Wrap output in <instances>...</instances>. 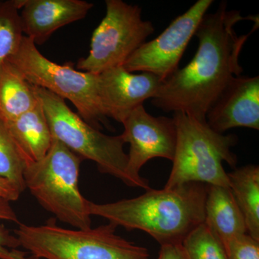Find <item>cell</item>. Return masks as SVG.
<instances>
[{"instance_id": "8fae6325", "label": "cell", "mask_w": 259, "mask_h": 259, "mask_svg": "<svg viewBox=\"0 0 259 259\" xmlns=\"http://www.w3.org/2000/svg\"><path fill=\"white\" fill-rule=\"evenodd\" d=\"M97 75L99 99L104 115L120 123L146 100L154 98L163 82L156 75L134 74L122 66Z\"/></svg>"}, {"instance_id": "ffe728a7", "label": "cell", "mask_w": 259, "mask_h": 259, "mask_svg": "<svg viewBox=\"0 0 259 259\" xmlns=\"http://www.w3.org/2000/svg\"><path fill=\"white\" fill-rule=\"evenodd\" d=\"M25 163L8 127L0 119V177L9 180L23 192Z\"/></svg>"}, {"instance_id": "e0dca14e", "label": "cell", "mask_w": 259, "mask_h": 259, "mask_svg": "<svg viewBox=\"0 0 259 259\" xmlns=\"http://www.w3.org/2000/svg\"><path fill=\"white\" fill-rule=\"evenodd\" d=\"M228 175L229 188L244 218L248 234L259 241V167L247 165Z\"/></svg>"}, {"instance_id": "7a4b0ae2", "label": "cell", "mask_w": 259, "mask_h": 259, "mask_svg": "<svg viewBox=\"0 0 259 259\" xmlns=\"http://www.w3.org/2000/svg\"><path fill=\"white\" fill-rule=\"evenodd\" d=\"M207 190L201 183L150 188L139 197L111 203L90 201L89 212L116 227L144 231L161 245L178 244L204 223Z\"/></svg>"}, {"instance_id": "30bf717a", "label": "cell", "mask_w": 259, "mask_h": 259, "mask_svg": "<svg viewBox=\"0 0 259 259\" xmlns=\"http://www.w3.org/2000/svg\"><path fill=\"white\" fill-rule=\"evenodd\" d=\"M121 136L129 144L127 174L135 187L149 190L148 180L140 175L141 168L156 158L173 161L177 144V130L173 117L150 115L144 105L138 107L122 121Z\"/></svg>"}, {"instance_id": "52a82bcc", "label": "cell", "mask_w": 259, "mask_h": 259, "mask_svg": "<svg viewBox=\"0 0 259 259\" xmlns=\"http://www.w3.org/2000/svg\"><path fill=\"white\" fill-rule=\"evenodd\" d=\"M29 82L72 102L85 122L97 130L106 125L98 95V75L53 62L40 54L33 40L24 35L8 60Z\"/></svg>"}, {"instance_id": "8992f818", "label": "cell", "mask_w": 259, "mask_h": 259, "mask_svg": "<svg viewBox=\"0 0 259 259\" xmlns=\"http://www.w3.org/2000/svg\"><path fill=\"white\" fill-rule=\"evenodd\" d=\"M34 89L41 102L53 139L60 141L81 159L95 162L101 173L135 187L127 174L128 158L121 135L103 134L74 113L61 97L36 86Z\"/></svg>"}, {"instance_id": "277c9868", "label": "cell", "mask_w": 259, "mask_h": 259, "mask_svg": "<svg viewBox=\"0 0 259 259\" xmlns=\"http://www.w3.org/2000/svg\"><path fill=\"white\" fill-rule=\"evenodd\" d=\"M18 225L14 232L20 245L40 259H150L147 248L116 235L111 223L88 230L61 228L55 219Z\"/></svg>"}, {"instance_id": "7402d4cb", "label": "cell", "mask_w": 259, "mask_h": 259, "mask_svg": "<svg viewBox=\"0 0 259 259\" xmlns=\"http://www.w3.org/2000/svg\"><path fill=\"white\" fill-rule=\"evenodd\" d=\"M224 247L229 259H259V241L248 233L231 238Z\"/></svg>"}, {"instance_id": "2e32d148", "label": "cell", "mask_w": 259, "mask_h": 259, "mask_svg": "<svg viewBox=\"0 0 259 259\" xmlns=\"http://www.w3.org/2000/svg\"><path fill=\"white\" fill-rule=\"evenodd\" d=\"M38 102L33 85L9 61H5L0 68V119L5 123L15 120Z\"/></svg>"}, {"instance_id": "9a60e30c", "label": "cell", "mask_w": 259, "mask_h": 259, "mask_svg": "<svg viewBox=\"0 0 259 259\" xmlns=\"http://www.w3.org/2000/svg\"><path fill=\"white\" fill-rule=\"evenodd\" d=\"M204 223L223 245L231 238L248 233L244 218L229 187L207 185Z\"/></svg>"}, {"instance_id": "5b68a950", "label": "cell", "mask_w": 259, "mask_h": 259, "mask_svg": "<svg viewBox=\"0 0 259 259\" xmlns=\"http://www.w3.org/2000/svg\"><path fill=\"white\" fill-rule=\"evenodd\" d=\"M81 163L79 156L53 139L47 155L25 166L23 179L25 189L46 210L75 229L88 230L92 215L90 201L79 191Z\"/></svg>"}, {"instance_id": "d6986e66", "label": "cell", "mask_w": 259, "mask_h": 259, "mask_svg": "<svg viewBox=\"0 0 259 259\" xmlns=\"http://www.w3.org/2000/svg\"><path fill=\"white\" fill-rule=\"evenodd\" d=\"M187 259H229L222 242L203 223L182 243Z\"/></svg>"}, {"instance_id": "5bb4252c", "label": "cell", "mask_w": 259, "mask_h": 259, "mask_svg": "<svg viewBox=\"0 0 259 259\" xmlns=\"http://www.w3.org/2000/svg\"><path fill=\"white\" fill-rule=\"evenodd\" d=\"M5 125L25 166L40 161L50 149L53 136L40 100L32 110Z\"/></svg>"}, {"instance_id": "9c48e42d", "label": "cell", "mask_w": 259, "mask_h": 259, "mask_svg": "<svg viewBox=\"0 0 259 259\" xmlns=\"http://www.w3.org/2000/svg\"><path fill=\"white\" fill-rule=\"evenodd\" d=\"M212 0H198L173 20L166 30L146 42L122 65L129 72H147L166 79L179 69L186 48L195 34Z\"/></svg>"}, {"instance_id": "3957f363", "label": "cell", "mask_w": 259, "mask_h": 259, "mask_svg": "<svg viewBox=\"0 0 259 259\" xmlns=\"http://www.w3.org/2000/svg\"><path fill=\"white\" fill-rule=\"evenodd\" d=\"M173 119L176 149L164 188L188 183L229 187L223 162L236 166L237 157L231 151L238 143L236 135L219 134L209 127L207 120L182 112H174Z\"/></svg>"}, {"instance_id": "ac0fdd59", "label": "cell", "mask_w": 259, "mask_h": 259, "mask_svg": "<svg viewBox=\"0 0 259 259\" xmlns=\"http://www.w3.org/2000/svg\"><path fill=\"white\" fill-rule=\"evenodd\" d=\"M22 6L23 0H0V68L23 40L19 12Z\"/></svg>"}, {"instance_id": "603a6c76", "label": "cell", "mask_w": 259, "mask_h": 259, "mask_svg": "<svg viewBox=\"0 0 259 259\" xmlns=\"http://www.w3.org/2000/svg\"><path fill=\"white\" fill-rule=\"evenodd\" d=\"M158 259H187L182 243L161 245Z\"/></svg>"}, {"instance_id": "44dd1931", "label": "cell", "mask_w": 259, "mask_h": 259, "mask_svg": "<svg viewBox=\"0 0 259 259\" xmlns=\"http://www.w3.org/2000/svg\"><path fill=\"white\" fill-rule=\"evenodd\" d=\"M3 221L20 223L10 202L0 197V259H40L28 251L18 249L21 246L18 237L5 228Z\"/></svg>"}, {"instance_id": "ba28073f", "label": "cell", "mask_w": 259, "mask_h": 259, "mask_svg": "<svg viewBox=\"0 0 259 259\" xmlns=\"http://www.w3.org/2000/svg\"><path fill=\"white\" fill-rule=\"evenodd\" d=\"M105 5L106 14L93 32L90 53L76 64L78 69L93 74L122 66L155 30L151 21L143 19L138 5L122 0H106Z\"/></svg>"}, {"instance_id": "4fadbf2b", "label": "cell", "mask_w": 259, "mask_h": 259, "mask_svg": "<svg viewBox=\"0 0 259 259\" xmlns=\"http://www.w3.org/2000/svg\"><path fill=\"white\" fill-rule=\"evenodd\" d=\"M93 7L83 0H23L22 30L35 45H42L58 29L84 18Z\"/></svg>"}, {"instance_id": "7c38bea8", "label": "cell", "mask_w": 259, "mask_h": 259, "mask_svg": "<svg viewBox=\"0 0 259 259\" xmlns=\"http://www.w3.org/2000/svg\"><path fill=\"white\" fill-rule=\"evenodd\" d=\"M206 120L219 134L238 127L258 131V76L232 79L207 112Z\"/></svg>"}, {"instance_id": "6da1fadb", "label": "cell", "mask_w": 259, "mask_h": 259, "mask_svg": "<svg viewBox=\"0 0 259 259\" xmlns=\"http://www.w3.org/2000/svg\"><path fill=\"white\" fill-rule=\"evenodd\" d=\"M245 20L257 21L258 15L245 18L240 10H228L226 2H221L214 13H206L194 34L199 44L193 59L163 80L152 105L165 112H182L206 120L228 83L243 71L242 49L258 28L255 23L249 33L238 35L236 24Z\"/></svg>"}, {"instance_id": "cb8c5ba5", "label": "cell", "mask_w": 259, "mask_h": 259, "mask_svg": "<svg viewBox=\"0 0 259 259\" xmlns=\"http://www.w3.org/2000/svg\"><path fill=\"white\" fill-rule=\"evenodd\" d=\"M22 192L9 180L0 177V197L9 202L17 201Z\"/></svg>"}]
</instances>
